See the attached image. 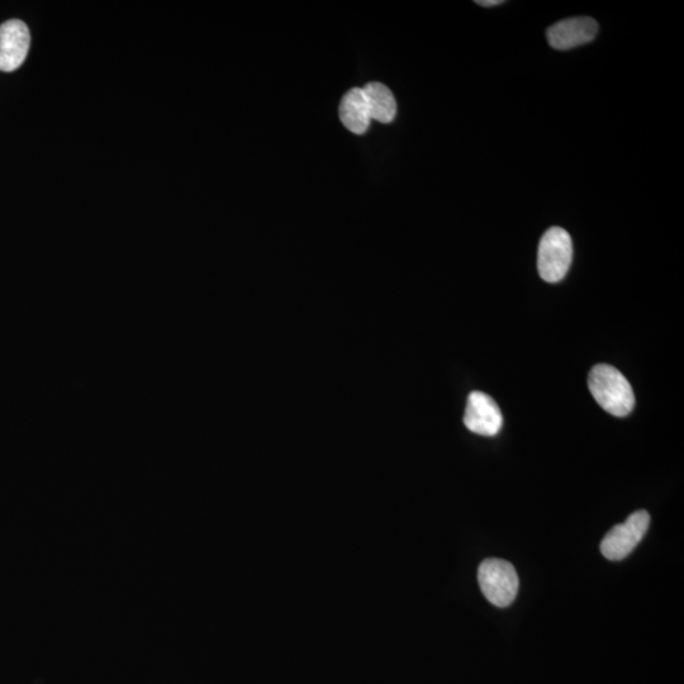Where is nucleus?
<instances>
[{
    "mask_svg": "<svg viewBox=\"0 0 684 684\" xmlns=\"http://www.w3.org/2000/svg\"><path fill=\"white\" fill-rule=\"evenodd\" d=\"M598 23L593 18L577 17L555 23L548 30V41L555 50L565 51L595 40Z\"/></svg>",
    "mask_w": 684,
    "mask_h": 684,
    "instance_id": "nucleus-7",
    "label": "nucleus"
},
{
    "mask_svg": "<svg viewBox=\"0 0 684 684\" xmlns=\"http://www.w3.org/2000/svg\"><path fill=\"white\" fill-rule=\"evenodd\" d=\"M573 259L572 239L562 227H551L541 237L538 251L540 277L558 283L567 275Z\"/></svg>",
    "mask_w": 684,
    "mask_h": 684,
    "instance_id": "nucleus-2",
    "label": "nucleus"
},
{
    "mask_svg": "<svg viewBox=\"0 0 684 684\" xmlns=\"http://www.w3.org/2000/svg\"><path fill=\"white\" fill-rule=\"evenodd\" d=\"M650 516L646 511H636L624 524L616 525L601 543L603 557L612 562L629 557L631 551L643 540L649 529Z\"/></svg>",
    "mask_w": 684,
    "mask_h": 684,
    "instance_id": "nucleus-4",
    "label": "nucleus"
},
{
    "mask_svg": "<svg viewBox=\"0 0 684 684\" xmlns=\"http://www.w3.org/2000/svg\"><path fill=\"white\" fill-rule=\"evenodd\" d=\"M503 417L494 399L483 392L470 393L465 408L464 425L469 431L482 436H494L500 432Z\"/></svg>",
    "mask_w": 684,
    "mask_h": 684,
    "instance_id": "nucleus-6",
    "label": "nucleus"
},
{
    "mask_svg": "<svg viewBox=\"0 0 684 684\" xmlns=\"http://www.w3.org/2000/svg\"><path fill=\"white\" fill-rule=\"evenodd\" d=\"M339 114L342 125L348 128L350 132L355 133V135H364L367 132L372 118H370L363 89H351L342 97Z\"/></svg>",
    "mask_w": 684,
    "mask_h": 684,
    "instance_id": "nucleus-8",
    "label": "nucleus"
},
{
    "mask_svg": "<svg viewBox=\"0 0 684 684\" xmlns=\"http://www.w3.org/2000/svg\"><path fill=\"white\" fill-rule=\"evenodd\" d=\"M478 581L484 597L497 607L510 606L519 592V576L506 560H484L478 570Z\"/></svg>",
    "mask_w": 684,
    "mask_h": 684,
    "instance_id": "nucleus-3",
    "label": "nucleus"
},
{
    "mask_svg": "<svg viewBox=\"0 0 684 684\" xmlns=\"http://www.w3.org/2000/svg\"><path fill=\"white\" fill-rule=\"evenodd\" d=\"M593 398L603 410L616 417H625L634 410L635 396L629 380L611 365L598 364L588 377Z\"/></svg>",
    "mask_w": 684,
    "mask_h": 684,
    "instance_id": "nucleus-1",
    "label": "nucleus"
},
{
    "mask_svg": "<svg viewBox=\"0 0 684 684\" xmlns=\"http://www.w3.org/2000/svg\"><path fill=\"white\" fill-rule=\"evenodd\" d=\"M31 35L26 23L11 19L0 26V71L11 73L25 63Z\"/></svg>",
    "mask_w": 684,
    "mask_h": 684,
    "instance_id": "nucleus-5",
    "label": "nucleus"
},
{
    "mask_svg": "<svg viewBox=\"0 0 684 684\" xmlns=\"http://www.w3.org/2000/svg\"><path fill=\"white\" fill-rule=\"evenodd\" d=\"M363 89L370 118L380 123H391L397 114V102L393 93L382 83H369Z\"/></svg>",
    "mask_w": 684,
    "mask_h": 684,
    "instance_id": "nucleus-9",
    "label": "nucleus"
},
{
    "mask_svg": "<svg viewBox=\"0 0 684 684\" xmlns=\"http://www.w3.org/2000/svg\"><path fill=\"white\" fill-rule=\"evenodd\" d=\"M478 6L482 7H496L503 4L502 0H478Z\"/></svg>",
    "mask_w": 684,
    "mask_h": 684,
    "instance_id": "nucleus-10",
    "label": "nucleus"
}]
</instances>
